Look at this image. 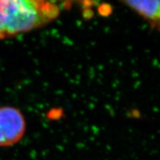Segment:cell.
I'll use <instances>...</instances> for the list:
<instances>
[{"instance_id": "2", "label": "cell", "mask_w": 160, "mask_h": 160, "mask_svg": "<svg viewBox=\"0 0 160 160\" xmlns=\"http://www.w3.org/2000/svg\"><path fill=\"white\" fill-rule=\"evenodd\" d=\"M25 129V119L19 109L11 106L0 107V147H10L19 142Z\"/></svg>"}, {"instance_id": "1", "label": "cell", "mask_w": 160, "mask_h": 160, "mask_svg": "<svg viewBox=\"0 0 160 160\" xmlns=\"http://www.w3.org/2000/svg\"><path fill=\"white\" fill-rule=\"evenodd\" d=\"M59 13L50 0H0V40L39 28Z\"/></svg>"}, {"instance_id": "4", "label": "cell", "mask_w": 160, "mask_h": 160, "mask_svg": "<svg viewBox=\"0 0 160 160\" xmlns=\"http://www.w3.org/2000/svg\"><path fill=\"white\" fill-rule=\"evenodd\" d=\"M34 1H46V0H34Z\"/></svg>"}, {"instance_id": "3", "label": "cell", "mask_w": 160, "mask_h": 160, "mask_svg": "<svg viewBox=\"0 0 160 160\" xmlns=\"http://www.w3.org/2000/svg\"><path fill=\"white\" fill-rule=\"evenodd\" d=\"M160 31V0H120Z\"/></svg>"}]
</instances>
